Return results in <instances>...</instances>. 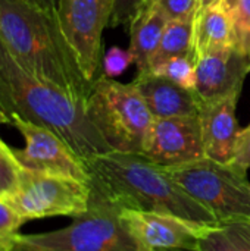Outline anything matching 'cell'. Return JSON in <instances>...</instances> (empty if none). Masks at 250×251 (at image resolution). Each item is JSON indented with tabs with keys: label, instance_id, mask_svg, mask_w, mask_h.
Segmentation results:
<instances>
[{
	"label": "cell",
	"instance_id": "cell-1",
	"mask_svg": "<svg viewBox=\"0 0 250 251\" xmlns=\"http://www.w3.org/2000/svg\"><path fill=\"white\" fill-rule=\"evenodd\" d=\"M15 119L50 129L83 162L112 151L91 124L85 103L24 69L0 38V124Z\"/></svg>",
	"mask_w": 250,
	"mask_h": 251
},
{
	"label": "cell",
	"instance_id": "cell-2",
	"mask_svg": "<svg viewBox=\"0 0 250 251\" xmlns=\"http://www.w3.org/2000/svg\"><path fill=\"white\" fill-rule=\"evenodd\" d=\"M0 38L24 69L85 103L93 82L62 31L57 9L29 0H0Z\"/></svg>",
	"mask_w": 250,
	"mask_h": 251
},
{
	"label": "cell",
	"instance_id": "cell-3",
	"mask_svg": "<svg viewBox=\"0 0 250 251\" xmlns=\"http://www.w3.org/2000/svg\"><path fill=\"white\" fill-rule=\"evenodd\" d=\"M90 190L121 209L174 215L199 225L215 218L167 172L140 153L109 151L84 160Z\"/></svg>",
	"mask_w": 250,
	"mask_h": 251
},
{
	"label": "cell",
	"instance_id": "cell-4",
	"mask_svg": "<svg viewBox=\"0 0 250 251\" xmlns=\"http://www.w3.org/2000/svg\"><path fill=\"white\" fill-rule=\"evenodd\" d=\"M85 110L112 151L141 154L155 118L133 82L122 84L99 75Z\"/></svg>",
	"mask_w": 250,
	"mask_h": 251
},
{
	"label": "cell",
	"instance_id": "cell-5",
	"mask_svg": "<svg viewBox=\"0 0 250 251\" xmlns=\"http://www.w3.org/2000/svg\"><path fill=\"white\" fill-rule=\"evenodd\" d=\"M169 176L218 224L250 219V181L248 171L228 162L202 157L165 168Z\"/></svg>",
	"mask_w": 250,
	"mask_h": 251
},
{
	"label": "cell",
	"instance_id": "cell-6",
	"mask_svg": "<svg viewBox=\"0 0 250 251\" xmlns=\"http://www.w3.org/2000/svg\"><path fill=\"white\" fill-rule=\"evenodd\" d=\"M121 207L90 190L88 209L56 231L18 235L46 251H143L128 231Z\"/></svg>",
	"mask_w": 250,
	"mask_h": 251
},
{
	"label": "cell",
	"instance_id": "cell-7",
	"mask_svg": "<svg viewBox=\"0 0 250 251\" xmlns=\"http://www.w3.org/2000/svg\"><path fill=\"white\" fill-rule=\"evenodd\" d=\"M0 197L24 222L53 216L77 218L88 209L90 185L72 178L21 168L15 187Z\"/></svg>",
	"mask_w": 250,
	"mask_h": 251
},
{
	"label": "cell",
	"instance_id": "cell-8",
	"mask_svg": "<svg viewBox=\"0 0 250 251\" xmlns=\"http://www.w3.org/2000/svg\"><path fill=\"white\" fill-rule=\"evenodd\" d=\"M115 0H59L57 18L90 82L99 76L102 35L112 19Z\"/></svg>",
	"mask_w": 250,
	"mask_h": 251
},
{
	"label": "cell",
	"instance_id": "cell-9",
	"mask_svg": "<svg viewBox=\"0 0 250 251\" xmlns=\"http://www.w3.org/2000/svg\"><path fill=\"white\" fill-rule=\"evenodd\" d=\"M10 125L21 132L25 141L24 149H13V156L21 168L88 184L84 162L60 137L44 126L22 119H15Z\"/></svg>",
	"mask_w": 250,
	"mask_h": 251
},
{
	"label": "cell",
	"instance_id": "cell-10",
	"mask_svg": "<svg viewBox=\"0 0 250 251\" xmlns=\"http://www.w3.org/2000/svg\"><path fill=\"white\" fill-rule=\"evenodd\" d=\"M141 154L162 168L206 157L199 115L156 118Z\"/></svg>",
	"mask_w": 250,
	"mask_h": 251
},
{
	"label": "cell",
	"instance_id": "cell-11",
	"mask_svg": "<svg viewBox=\"0 0 250 251\" xmlns=\"http://www.w3.org/2000/svg\"><path fill=\"white\" fill-rule=\"evenodd\" d=\"M125 225L143 251H197L203 226L174 215L121 210Z\"/></svg>",
	"mask_w": 250,
	"mask_h": 251
},
{
	"label": "cell",
	"instance_id": "cell-12",
	"mask_svg": "<svg viewBox=\"0 0 250 251\" xmlns=\"http://www.w3.org/2000/svg\"><path fill=\"white\" fill-rule=\"evenodd\" d=\"M250 72V54L227 46L200 56L196 62L194 91L200 100H218L240 94Z\"/></svg>",
	"mask_w": 250,
	"mask_h": 251
},
{
	"label": "cell",
	"instance_id": "cell-13",
	"mask_svg": "<svg viewBox=\"0 0 250 251\" xmlns=\"http://www.w3.org/2000/svg\"><path fill=\"white\" fill-rule=\"evenodd\" d=\"M237 100L239 94L218 100H200L199 119L206 157L224 163L231 162L240 132L236 118Z\"/></svg>",
	"mask_w": 250,
	"mask_h": 251
},
{
	"label": "cell",
	"instance_id": "cell-14",
	"mask_svg": "<svg viewBox=\"0 0 250 251\" xmlns=\"http://www.w3.org/2000/svg\"><path fill=\"white\" fill-rule=\"evenodd\" d=\"M144 99L153 118L199 115L200 99L194 90H187L155 72L137 74L133 81Z\"/></svg>",
	"mask_w": 250,
	"mask_h": 251
},
{
	"label": "cell",
	"instance_id": "cell-15",
	"mask_svg": "<svg viewBox=\"0 0 250 251\" xmlns=\"http://www.w3.org/2000/svg\"><path fill=\"white\" fill-rule=\"evenodd\" d=\"M168 22V18L155 3L140 7L133 19L130 25V51L134 57L137 74L150 72L152 59L159 47Z\"/></svg>",
	"mask_w": 250,
	"mask_h": 251
},
{
	"label": "cell",
	"instance_id": "cell-16",
	"mask_svg": "<svg viewBox=\"0 0 250 251\" xmlns=\"http://www.w3.org/2000/svg\"><path fill=\"white\" fill-rule=\"evenodd\" d=\"M233 46V24L221 4L199 9L194 19L196 62L205 53Z\"/></svg>",
	"mask_w": 250,
	"mask_h": 251
},
{
	"label": "cell",
	"instance_id": "cell-17",
	"mask_svg": "<svg viewBox=\"0 0 250 251\" xmlns=\"http://www.w3.org/2000/svg\"><path fill=\"white\" fill-rule=\"evenodd\" d=\"M197 251H250V235L245 221L203 226Z\"/></svg>",
	"mask_w": 250,
	"mask_h": 251
},
{
	"label": "cell",
	"instance_id": "cell-18",
	"mask_svg": "<svg viewBox=\"0 0 250 251\" xmlns=\"http://www.w3.org/2000/svg\"><path fill=\"white\" fill-rule=\"evenodd\" d=\"M196 19V18H194ZM194 19H183V21H169L159 47L152 59L150 71L158 65L167 62L175 56H190L194 57Z\"/></svg>",
	"mask_w": 250,
	"mask_h": 251
},
{
	"label": "cell",
	"instance_id": "cell-19",
	"mask_svg": "<svg viewBox=\"0 0 250 251\" xmlns=\"http://www.w3.org/2000/svg\"><path fill=\"white\" fill-rule=\"evenodd\" d=\"M233 24V46L250 54V0H221Z\"/></svg>",
	"mask_w": 250,
	"mask_h": 251
},
{
	"label": "cell",
	"instance_id": "cell-20",
	"mask_svg": "<svg viewBox=\"0 0 250 251\" xmlns=\"http://www.w3.org/2000/svg\"><path fill=\"white\" fill-rule=\"evenodd\" d=\"M150 72L162 75L187 90H194L196 87V60L190 56L171 57L153 68Z\"/></svg>",
	"mask_w": 250,
	"mask_h": 251
},
{
	"label": "cell",
	"instance_id": "cell-21",
	"mask_svg": "<svg viewBox=\"0 0 250 251\" xmlns=\"http://www.w3.org/2000/svg\"><path fill=\"white\" fill-rule=\"evenodd\" d=\"M24 219L16 213V210L0 197V249L9 250L13 240L19 235V228Z\"/></svg>",
	"mask_w": 250,
	"mask_h": 251
},
{
	"label": "cell",
	"instance_id": "cell-22",
	"mask_svg": "<svg viewBox=\"0 0 250 251\" xmlns=\"http://www.w3.org/2000/svg\"><path fill=\"white\" fill-rule=\"evenodd\" d=\"M153 3L168 21L194 19L200 9V0H153Z\"/></svg>",
	"mask_w": 250,
	"mask_h": 251
},
{
	"label": "cell",
	"instance_id": "cell-23",
	"mask_svg": "<svg viewBox=\"0 0 250 251\" xmlns=\"http://www.w3.org/2000/svg\"><path fill=\"white\" fill-rule=\"evenodd\" d=\"M19 171L21 166L13 156V149L9 146H0V196L15 187Z\"/></svg>",
	"mask_w": 250,
	"mask_h": 251
},
{
	"label": "cell",
	"instance_id": "cell-24",
	"mask_svg": "<svg viewBox=\"0 0 250 251\" xmlns=\"http://www.w3.org/2000/svg\"><path fill=\"white\" fill-rule=\"evenodd\" d=\"M131 63H134V57L130 50L112 47L103 59V75L109 78L122 75Z\"/></svg>",
	"mask_w": 250,
	"mask_h": 251
},
{
	"label": "cell",
	"instance_id": "cell-25",
	"mask_svg": "<svg viewBox=\"0 0 250 251\" xmlns=\"http://www.w3.org/2000/svg\"><path fill=\"white\" fill-rule=\"evenodd\" d=\"M141 6V0H115L113 13H112V25L130 26L136 15L139 13Z\"/></svg>",
	"mask_w": 250,
	"mask_h": 251
},
{
	"label": "cell",
	"instance_id": "cell-26",
	"mask_svg": "<svg viewBox=\"0 0 250 251\" xmlns=\"http://www.w3.org/2000/svg\"><path fill=\"white\" fill-rule=\"evenodd\" d=\"M231 163L237 165L245 171L250 169V124L245 129H240L237 135Z\"/></svg>",
	"mask_w": 250,
	"mask_h": 251
},
{
	"label": "cell",
	"instance_id": "cell-27",
	"mask_svg": "<svg viewBox=\"0 0 250 251\" xmlns=\"http://www.w3.org/2000/svg\"><path fill=\"white\" fill-rule=\"evenodd\" d=\"M9 251H46V250H41V249H37V247H34V246L25 244V243H22V241L16 237V238L13 240L12 246L9 247Z\"/></svg>",
	"mask_w": 250,
	"mask_h": 251
},
{
	"label": "cell",
	"instance_id": "cell-28",
	"mask_svg": "<svg viewBox=\"0 0 250 251\" xmlns=\"http://www.w3.org/2000/svg\"><path fill=\"white\" fill-rule=\"evenodd\" d=\"M31 3H35L41 7L46 9H57V1L59 0H29Z\"/></svg>",
	"mask_w": 250,
	"mask_h": 251
},
{
	"label": "cell",
	"instance_id": "cell-29",
	"mask_svg": "<svg viewBox=\"0 0 250 251\" xmlns=\"http://www.w3.org/2000/svg\"><path fill=\"white\" fill-rule=\"evenodd\" d=\"M214 4H221V0H200V9L208 7V6H214Z\"/></svg>",
	"mask_w": 250,
	"mask_h": 251
},
{
	"label": "cell",
	"instance_id": "cell-30",
	"mask_svg": "<svg viewBox=\"0 0 250 251\" xmlns=\"http://www.w3.org/2000/svg\"><path fill=\"white\" fill-rule=\"evenodd\" d=\"M150 3H153V0H141V6H140V7L147 6V4H150Z\"/></svg>",
	"mask_w": 250,
	"mask_h": 251
},
{
	"label": "cell",
	"instance_id": "cell-31",
	"mask_svg": "<svg viewBox=\"0 0 250 251\" xmlns=\"http://www.w3.org/2000/svg\"><path fill=\"white\" fill-rule=\"evenodd\" d=\"M245 225H246V228H248V232H249V235H250V219L249 221H245Z\"/></svg>",
	"mask_w": 250,
	"mask_h": 251
},
{
	"label": "cell",
	"instance_id": "cell-32",
	"mask_svg": "<svg viewBox=\"0 0 250 251\" xmlns=\"http://www.w3.org/2000/svg\"><path fill=\"white\" fill-rule=\"evenodd\" d=\"M0 146H7V144H6V143H4V141L1 140V137H0Z\"/></svg>",
	"mask_w": 250,
	"mask_h": 251
},
{
	"label": "cell",
	"instance_id": "cell-33",
	"mask_svg": "<svg viewBox=\"0 0 250 251\" xmlns=\"http://www.w3.org/2000/svg\"><path fill=\"white\" fill-rule=\"evenodd\" d=\"M0 251H9V250H0Z\"/></svg>",
	"mask_w": 250,
	"mask_h": 251
},
{
	"label": "cell",
	"instance_id": "cell-34",
	"mask_svg": "<svg viewBox=\"0 0 250 251\" xmlns=\"http://www.w3.org/2000/svg\"><path fill=\"white\" fill-rule=\"evenodd\" d=\"M0 250H3V249H0Z\"/></svg>",
	"mask_w": 250,
	"mask_h": 251
}]
</instances>
